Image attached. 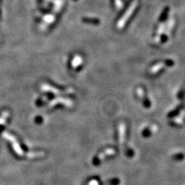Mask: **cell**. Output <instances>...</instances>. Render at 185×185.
Wrapping results in <instances>:
<instances>
[{
	"mask_svg": "<svg viewBox=\"0 0 185 185\" xmlns=\"http://www.w3.org/2000/svg\"><path fill=\"white\" fill-rule=\"evenodd\" d=\"M138 5L137 0H134V2L131 3V5L129 6V7L127 8L126 12H125L124 14L121 16V19L118 21V23H116V27L119 29H122L125 26H126V23H127L128 19L132 16L133 13L135 11V9H136Z\"/></svg>",
	"mask_w": 185,
	"mask_h": 185,
	"instance_id": "cell-1",
	"label": "cell"
},
{
	"mask_svg": "<svg viewBox=\"0 0 185 185\" xmlns=\"http://www.w3.org/2000/svg\"><path fill=\"white\" fill-rule=\"evenodd\" d=\"M163 66H164V64H163V63H157V65H155V66H154L152 67V69H151V73H157V71H159L160 69H161V68L163 67Z\"/></svg>",
	"mask_w": 185,
	"mask_h": 185,
	"instance_id": "cell-2",
	"label": "cell"
},
{
	"mask_svg": "<svg viewBox=\"0 0 185 185\" xmlns=\"http://www.w3.org/2000/svg\"><path fill=\"white\" fill-rule=\"evenodd\" d=\"M73 62H76L75 63H73V66L76 67V66H79L80 64L82 63V58H81V56H76V57L74 58V59H73Z\"/></svg>",
	"mask_w": 185,
	"mask_h": 185,
	"instance_id": "cell-3",
	"label": "cell"
},
{
	"mask_svg": "<svg viewBox=\"0 0 185 185\" xmlns=\"http://www.w3.org/2000/svg\"><path fill=\"white\" fill-rule=\"evenodd\" d=\"M83 21H84L85 23H92V22L93 23H99V20H97V19H90V18H85V19H83Z\"/></svg>",
	"mask_w": 185,
	"mask_h": 185,
	"instance_id": "cell-4",
	"label": "cell"
}]
</instances>
